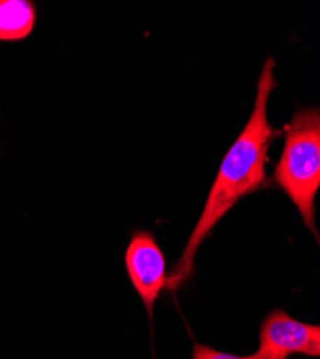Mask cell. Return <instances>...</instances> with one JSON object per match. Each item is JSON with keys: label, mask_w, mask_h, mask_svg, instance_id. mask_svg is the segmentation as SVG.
I'll list each match as a JSON object with an SVG mask.
<instances>
[{"label": "cell", "mask_w": 320, "mask_h": 359, "mask_svg": "<svg viewBox=\"0 0 320 359\" xmlns=\"http://www.w3.org/2000/svg\"><path fill=\"white\" fill-rule=\"evenodd\" d=\"M276 88L274 61L269 56L257 82L256 101L249 121L225 153L184 252L172 267L169 276H167L165 287L169 292L177 290L190 280L194 273V259L201 243L236 203L257 190L269 187L266 174L269 149L280 135V130L272 127L267 119L269 98Z\"/></svg>", "instance_id": "6da1fadb"}, {"label": "cell", "mask_w": 320, "mask_h": 359, "mask_svg": "<svg viewBox=\"0 0 320 359\" xmlns=\"http://www.w3.org/2000/svg\"><path fill=\"white\" fill-rule=\"evenodd\" d=\"M284 145L273 182L293 201L306 227L319 242L314 200L320 189V112L305 108L284 127Z\"/></svg>", "instance_id": "7a4b0ae2"}, {"label": "cell", "mask_w": 320, "mask_h": 359, "mask_svg": "<svg viewBox=\"0 0 320 359\" xmlns=\"http://www.w3.org/2000/svg\"><path fill=\"white\" fill-rule=\"evenodd\" d=\"M124 260L128 278L151 319L157 299L167 285L165 257L154 234L147 230H135Z\"/></svg>", "instance_id": "3957f363"}, {"label": "cell", "mask_w": 320, "mask_h": 359, "mask_svg": "<svg viewBox=\"0 0 320 359\" xmlns=\"http://www.w3.org/2000/svg\"><path fill=\"white\" fill-rule=\"evenodd\" d=\"M257 353L270 359H287L288 355H320V326L300 322L281 309L267 313L260 325Z\"/></svg>", "instance_id": "277c9868"}, {"label": "cell", "mask_w": 320, "mask_h": 359, "mask_svg": "<svg viewBox=\"0 0 320 359\" xmlns=\"http://www.w3.org/2000/svg\"><path fill=\"white\" fill-rule=\"evenodd\" d=\"M36 6L31 0H0V42H18L34 32Z\"/></svg>", "instance_id": "5b68a950"}, {"label": "cell", "mask_w": 320, "mask_h": 359, "mask_svg": "<svg viewBox=\"0 0 320 359\" xmlns=\"http://www.w3.org/2000/svg\"><path fill=\"white\" fill-rule=\"evenodd\" d=\"M193 359H270V358H267L265 355H260L257 352L253 355H247V356H239V355L217 351L209 345L195 344L194 349H193Z\"/></svg>", "instance_id": "8992f818"}]
</instances>
